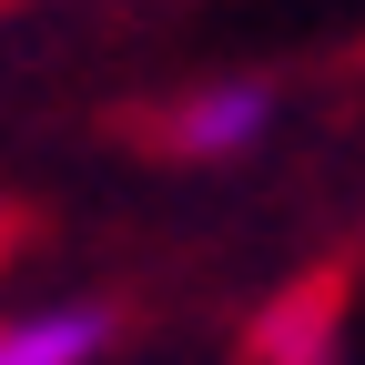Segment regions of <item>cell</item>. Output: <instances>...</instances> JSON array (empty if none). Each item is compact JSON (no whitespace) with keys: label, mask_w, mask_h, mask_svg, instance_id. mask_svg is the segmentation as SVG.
<instances>
[{"label":"cell","mask_w":365,"mask_h":365,"mask_svg":"<svg viewBox=\"0 0 365 365\" xmlns=\"http://www.w3.org/2000/svg\"><path fill=\"white\" fill-rule=\"evenodd\" d=\"M264 122H274V91H264V81H203V91H182V102L163 112V153L213 163V153L264 143Z\"/></svg>","instance_id":"6da1fadb"},{"label":"cell","mask_w":365,"mask_h":365,"mask_svg":"<svg viewBox=\"0 0 365 365\" xmlns=\"http://www.w3.org/2000/svg\"><path fill=\"white\" fill-rule=\"evenodd\" d=\"M102 345H112V304L0 314V365H102Z\"/></svg>","instance_id":"7a4b0ae2"}]
</instances>
